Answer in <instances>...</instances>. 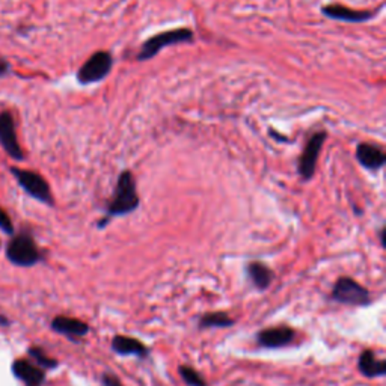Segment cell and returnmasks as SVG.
I'll use <instances>...</instances> for the list:
<instances>
[{"mask_svg":"<svg viewBox=\"0 0 386 386\" xmlns=\"http://www.w3.org/2000/svg\"><path fill=\"white\" fill-rule=\"evenodd\" d=\"M139 204L140 200L133 174L130 171H122L118 175L114 195H112V200L109 201L105 210V218L98 221L97 228H106L114 218L135 213L139 209Z\"/></svg>","mask_w":386,"mask_h":386,"instance_id":"cell-1","label":"cell"},{"mask_svg":"<svg viewBox=\"0 0 386 386\" xmlns=\"http://www.w3.org/2000/svg\"><path fill=\"white\" fill-rule=\"evenodd\" d=\"M195 40V34L189 27H178V29L160 32L142 43L136 54V61L144 62L156 58L166 47L177 44H191Z\"/></svg>","mask_w":386,"mask_h":386,"instance_id":"cell-2","label":"cell"},{"mask_svg":"<svg viewBox=\"0 0 386 386\" xmlns=\"http://www.w3.org/2000/svg\"><path fill=\"white\" fill-rule=\"evenodd\" d=\"M6 258L18 267H32L43 260V253L34 237L27 232L14 235L6 246Z\"/></svg>","mask_w":386,"mask_h":386,"instance_id":"cell-3","label":"cell"},{"mask_svg":"<svg viewBox=\"0 0 386 386\" xmlns=\"http://www.w3.org/2000/svg\"><path fill=\"white\" fill-rule=\"evenodd\" d=\"M11 174L14 175L15 181L20 184L22 189L27 195L32 196L34 200L50 207L54 205L52 189L43 175H40L38 172L29 171V169H22L15 166L11 168Z\"/></svg>","mask_w":386,"mask_h":386,"instance_id":"cell-4","label":"cell"},{"mask_svg":"<svg viewBox=\"0 0 386 386\" xmlns=\"http://www.w3.org/2000/svg\"><path fill=\"white\" fill-rule=\"evenodd\" d=\"M114 67V54L107 50H100L91 54V58L79 68L76 79L83 87L105 80Z\"/></svg>","mask_w":386,"mask_h":386,"instance_id":"cell-5","label":"cell"},{"mask_svg":"<svg viewBox=\"0 0 386 386\" xmlns=\"http://www.w3.org/2000/svg\"><path fill=\"white\" fill-rule=\"evenodd\" d=\"M331 297L341 305L369 306L371 304L370 291L350 276H341L335 281Z\"/></svg>","mask_w":386,"mask_h":386,"instance_id":"cell-6","label":"cell"},{"mask_svg":"<svg viewBox=\"0 0 386 386\" xmlns=\"http://www.w3.org/2000/svg\"><path fill=\"white\" fill-rule=\"evenodd\" d=\"M326 138H327L326 131L320 130V131H316L314 135H311V138L308 139V142L297 162V174L300 178H302V181H309L314 178L317 171L318 157L326 142Z\"/></svg>","mask_w":386,"mask_h":386,"instance_id":"cell-7","label":"cell"},{"mask_svg":"<svg viewBox=\"0 0 386 386\" xmlns=\"http://www.w3.org/2000/svg\"><path fill=\"white\" fill-rule=\"evenodd\" d=\"M0 147L3 148V151L17 162L24 160V153L18 144L17 138V128L14 117L9 112H2L0 114Z\"/></svg>","mask_w":386,"mask_h":386,"instance_id":"cell-8","label":"cell"},{"mask_svg":"<svg viewBox=\"0 0 386 386\" xmlns=\"http://www.w3.org/2000/svg\"><path fill=\"white\" fill-rule=\"evenodd\" d=\"M296 338V332L291 329L290 326L281 325V326H275V327H267L260 331L255 336L257 344L262 348H282L287 347L288 344H291L295 341Z\"/></svg>","mask_w":386,"mask_h":386,"instance_id":"cell-9","label":"cell"},{"mask_svg":"<svg viewBox=\"0 0 386 386\" xmlns=\"http://www.w3.org/2000/svg\"><path fill=\"white\" fill-rule=\"evenodd\" d=\"M322 14L331 20L344 22V23H365L370 22L374 17L373 11H365V9H350L344 5H325L322 8Z\"/></svg>","mask_w":386,"mask_h":386,"instance_id":"cell-10","label":"cell"},{"mask_svg":"<svg viewBox=\"0 0 386 386\" xmlns=\"http://www.w3.org/2000/svg\"><path fill=\"white\" fill-rule=\"evenodd\" d=\"M356 160L366 171L379 172L386 163V156L380 147L362 142L356 147Z\"/></svg>","mask_w":386,"mask_h":386,"instance_id":"cell-11","label":"cell"},{"mask_svg":"<svg viewBox=\"0 0 386 386\" xmlns=\"http://www.w3.org/2000/svg\"><path fill=\"white\" fill-rule=\"evenodd\" d=\"M52 329L59 335L67 336L68 340H77V338L87 336L89 332V326L82 320L58 316L52 320Z\"/></svg>","mask_w":386,"mask_h":386,"instance_id":"cell-12","label":"cell"},{"mask_svg":"<svg viewBox=\"0 0 386 386\" xmlns=\"http://www.w3.org/2000/svg\"><path fill=\"white\" fill-rule=\"evenodd\" d=\"M13 374L26 386H43L45 373L41 366L26 359H17L13 364Z\"/></svg>","mask_w":386,"mask_h":386,"instance_id":"cell-13","label":"cell"},{"mask_svg":"<svg viewBox=\"0 0 386 386\" xmlns=\"http://www.w3.org/2000/svg\"><path fill=\"white\" fill-rule=\"evenodd\" d=\"M112 350L121 356H136V357H147L149 355V348L139 341L138 338L127 336V335H115L110 343Z\"/></svg>","mask_w":386,"mask_h":386,"instance_id":"cell-14","label":"cell"},{"mask_svg":"<svg viewBox=\"0 0 386 386\" xmlns=\"http://www.w3.org/2000/svg\"><path fill=\"white\" fill-rule=\"evenodd\" d=\"M246 276L253 287L260 291H265L272 285L275 273L265 262L251 261L246 266Z\"/></svg>","mask_w":386,"mask_h":386,"instance_id":"cell-15","label":"cell"},{"mask_svg":"<svg viewBox=\"0 0 386 386\" xmlns=\"http://www.w3.org/2000/svg\"><path fill=\"white\" fill-rule=\"evenodd\" d=\"M357 370L365 378H383L386 374V361L379 359L373 350H364L357 359Z\"/></svg>","mask_w":386,"mask_h":386,"instance_id":"cell-16","label":"cell"},{"mask_svg":"<svg viewBox=\"0 0 386 386\" xmlns=\"http://www.w3.org/2000/svg\"><path fill=\"white\" fill-rule=\"evenodd\" d=\"M235 320L231 318L227 313H205L198 320V327L201 329H225L234 326Z\"/></svg>","mask_w":386,"mask_h":386,"instance_id":"cell-17","label":"cell"},{"mask_svg":"<svg viewBox=\"0 0 386 386\" xmlns=\"http://www.w3.org/2000/svg\"><path fill=\"white\" fill-rule=\"evenodd\" d=\"M178 373H180V378L184 380L187 386H209L202 379V376L189 365H181L180 369H178Z\"/></svg>","mask_w":386,"mask_h":386,"instance_id":"cell-18","label":"cell"},{"mask_svg":"<svg viewBox=\"0 0 386 386\" xmlns=\"http://www.w3.org/2000/svg\"><path fill=\"white\" fill-rule=\"evenodd\" d=\"M27 352H29V356L32 357V359H34L36 364H38V366H43V369L53 370V369H56V366L59 365L58 361L53 359V357L47 356V355L44 353L43 348H40V347H31Z\"/></svg>","mask_w":386,"mask_h":386,"instance_id":"cell-19","label":"cell"},{"mask_svg":"<svg viewBox=\"0 0 386 386\" xmlns=\"http://www.w3.org/2000/svg\"><path fill=\"white\" fill-rule=\"evenodd\" d=\"M0 230H2L5 234L13 235L14 234V223L9 218V214L0 207Z\"/></svg>","mask_w":386,"mask_h":386,"instance_id":"cell-20","label":"cell"},{"mask_svg":"<svg viewBox=\"0 0 386 386\" xmlns=\"http://www.w3.org/2000/svg\"><path fill=\"white\" fill-rule=\"evenodd\" d=\"M101 385L103 386H124L121 383V380L117 378V376L112 374V373H105L101 376Z\"/></svg>","mask_w":386,"mask_h":386,"instance_id":"cell-21","label":"cell"},{"mask_svg":"<svg viewBox=\"0 0 386 386\" xmlns=\"http://www.w3.org/2000/svg\"><path fill=\"white\" fill-rule=\"evenodd\" d=\"M8 73H9V64L3 59H0V77L5 76Z\"/></svg>","mask_w":386,"mask_h":386,"instance_id":"cell-22","label":"cell"},{"mask_svg":"<svg viewBox=\"0 0 386 386\" xmlns=\"http://www.w3.org/2000/svg\"><path fill=\"white\" fill-rule=\"evenodd\" d=\"M379 237H380V243H382V246H385V228L380 230L379 232Z\"/></svg>","mask_w":386,"mask_h":386,"instance_id":"cell-23","label":"cell"},{"mask_svg":"<svg viewBox=\"0 0 386 386\" xmlns=\"http://www.w3.org/2000/svg\"><path fill=\"white\" fill-rule=\"evenodd\" d=\"M0 323H2V325H8V320H5V318L0 317Z\"/></svg>","mask_w":386,"mask_h":386,"instance_id":"cell-24","label":"cell"}]
</instances>
